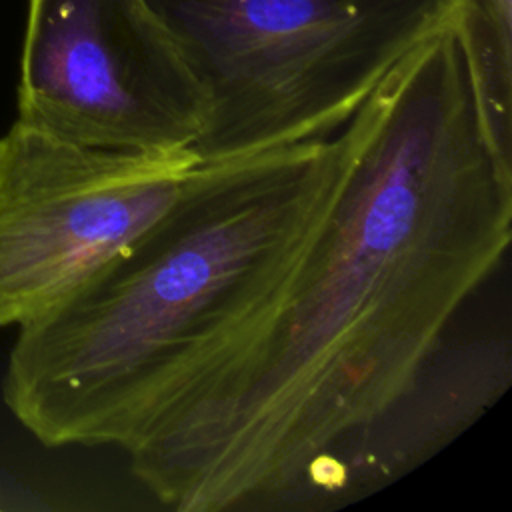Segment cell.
<instances>
[{"mask_svg":"<svg viewBox=\"0 0 512 512\" xmlns=\"http://www.w3.org/2000/svg\"><path fill=\"white\" fill-rule=\"evenodd\" d=\"M458 12V10H456ZM454 16L358 108L348 166L266 312L126 450L178 512L326 510L512 238V142Z\"/></svg>","mask_w":512,"mask_h":512,"instance_id":"1","label":"cell"},{"mask_svg":"<svg viewBox=\"0 0 512 512\" xmlns=\"http://www.w3.org/2000/svg\"><path fill=\"white\" fill-rule=\"evenodd\" d=\"M358 134L354 114L326 138L202 160L128 248L16 328L12 418L50 448L126 452L266 312Z\"/></svg>","mask_w":512,"mask_h":512,"instance_id":"2","label":"cell"},{"mask_svg":"<svg viewBox=\"0 0 512 512\" xmlns=\"http://www.w3.org/2000/svg\"><path fill=\"white\" fill-rule=\"evenodd\" d=\"M208 94L200 160L340 130L462 0H156Z\"/></svg>","mask_w":512,"mask_h":512,"instance_id":"3","label":"cell"},{"mask_svg":"<svg viewBox=\"0 0 512 512\" xmlns=\"http://www.w3.org/2000/svg\"><path fill=\"white\" fill-rule=\"evenodd\" d=\"M208 94L156 0H28L16 122L102 150H194Z\"/></svg>","mask_w":512,"mask_h":512,"instance_id":"4","label":"cell"},{"mask_svg":"<svg viewBox=\"0 0 512 512\" xmlns=\"http://www.w3.org/2000/svg\"><path fill=\"white\" fill-rule=\"evenodd\" d=\"M200 162L194 150H102L14 120L0 136V328L40 316L128 248Z\"/></svg>","mask_w":512,"mask_h":512,"instance_id":"5","label":"cell"},{"mask_svg":"<svg viewBox=\"0 0 512 512\" xmlns=\"http://www.w3.org/2000/svg\"><path fill=\"white\" fill-rule=\"evenodd\" d=\"M510 380L508 340H446L412 386L352 444L326 510L370 496L436 456L498 402Z\"/></svg>","mask_w":512,"mask_h":512,"instance_id":"6","label":"cell"},{"mask_svg":"<svg viewBox=\"0 0 512 512\" xmlns=\"http://www.w3.org/2000/svg\"><path fill=\"white\" fill-rule=\"evenodd\" d=\"M0 498H2V494H0Z\"/></svg>","mask_w":512,"mask_h":512,"instance_id":"7","label":"cell"}]
</instances>
